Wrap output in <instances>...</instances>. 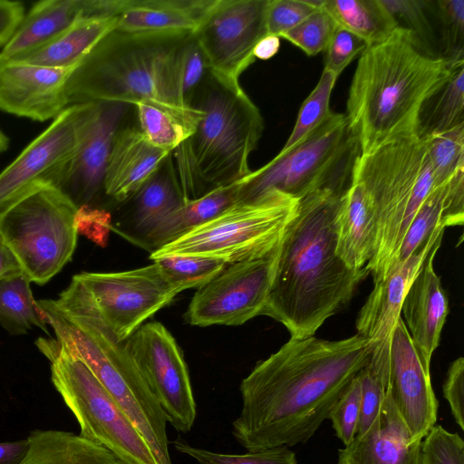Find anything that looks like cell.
<instances>
[{
  "label": "cell",
  "instance_id": "obj_4",
  "mask_svg": "<svg viewBox=\"0 0 464 464\" xmlns=\"http://www.w3.org/2000/svg\"><path fill=\"white\" fill-rule=\"evenodd\" d=\"M453 65L420 53L401 27L386 41L367 46L352 79L345 113L361 153L416 134L420 106Z\"/></svg>",
  "mask_w": 464,
  "mask_h": 464
},
{
  "label": "cell",
  "instance_id": "obj_6",
  "mask_svg": "<svg viewBox=\"0 0 464 464\" xmlns=\"http://www.w3.org/2000/svg\"><path fill=\"white\" fill-rule=\"evenodd\" d=\"M190 106L201 111L194 132L171 158L185 201L239 182L252 170L248 160L264 121L238 82L209 72Z\"/></svg>",
  "mask_w": 464,
  "mask_h": 464
},
{
  "label": "cell",
  "instance_id": "obj_1",
  "mask_svg": "<svg viewBox=\"0 0 464 464\" xmlns=\"http://www.w3.org/2000/svg\"><path fill=\"white\" fill-rule=\"evenodd\" d=\"M369 342L290 337L241 382L232 434L247 451L307 442L368 363Z\"/></svg>",
  "mask_w": 464,
  "mask_h": 464
},
{
  "label": "cell",
  "instance_id": "obj_53",
  "mask_svg": "<svg viewBox=\"0 0 464 464\" xmlns=\"http://www.w3.org/2000/svg\"><path fill=\"white\" fill-rule=\"evenodd\" d=\"M27 439L0 442V464H19L28 450Z\"/></svg>",
  "mask_w": 464,
  "mask_h": 464
},
{
  "label": "cell",
  "instance_id": "obj_57",
  "mask_svg": "<svg viewBox=\"0 0 464 464\" xmlns=\"http://www.w3.org/2000/svg\"><path fill=\"white\" fill-rule=\"evenodd\" d=\"M0 240H1V238H0Z\"/></svg>",
  "mask_w": 464,
  "mask_h": 464
},
{
  "label": "cell",
  "instance_id": "obj_40",
  "mask_svg": "<svg viewBox=\"0 0 464 464\" xmlns=\"http://www.w3.org/2000/svg\"><path fill=\"white\" fill-rule=\"evenodd\" d=\"M426 155L432 169L433 188L447 183L464 168V124L428 139Z\"/></svg>",
  "mask_w": 464,
  "mask_h": 464
},
{
  "label": "cell",
  "instance_id": "obj_30",
  "mask_svg": "<svg viewBox=\"0 0 464 464\" xmlns=\"http://www.w3.org/2000/svg\"><path fill=\"white\" fill-rule=\"evenodd\" d=\"M241 180L185 201L147 238L143 249L153 253L208 222L238 201Z\"/></svg>",
  "mask_w": 464,
  "mask_h": 464
},
{
  "label": "cell",
  "instance_id": "obj_43",
  "mask_svg": "<svg viewBox=\"0 0 464 464\" xmlns=\"http://www.w3.org/2000/svg\"><path fill=\"white\" fill-rule=\"evenodd\" d=\"M359 373L362 407L356 435L363 434L380 413L389 382V370L369 362Z\"/></svg>",
  "mask_w": 464,
  "mask_h": 464
},
{
  "label": "cell",
  "instance_id": "obj_47",
  "mask_svg": "<svg viewBox=\"0 0 464 464\" xmlns=\"http://www.w3.org/2000/svg\"><path fill=\"white\" fill-rule=\"evenodd\" d=\"M209 72L208 60L193 34L184 50L180 73L181 92L189 107Z\"/></svg>",
  "mask_w": 464,
  "mask_h": 464
},
{
  "label": "cell",
  "instance_id": "obj_13",
  "mask_svg": "<svg viewBox=\"0 0 464 464\" xmlns=\"http://www.w3.org/2000/svg\"><path fill=\"white\" fill-rule=\"evenodd\" d=\"M122 343L167 421L175 430L188 432L197 405L188 367L174 337L163 324L151 322L143 324Z\"/></svg>",
  "mask_w": 464,
  "mask_h": 464
},
{
  "label": "cell",
  "instance_id": "obj_52",
  "mask_svg": "<svg viewBox=\"0 0 464 464\" xmlns=\"http://www.w3.org/2000/svg\"><path fill=\"white\" fill-rule=\"evenodd\" d=\"M24 15V6L18 1L0 0V50L9 41Z\"/></svg>",
  "mask_w": 464,
  "mask_h": 464
},
{
  "label": "cell",
  "instance_id": "obj_27",
  "mask_svg": "<svg viewBox=\"0 0 464 464\" xmlns=\"http://www.w3.org/2000/svg\"><path fill=\"white\" fill-rule=\"evenodd\" d=\"M335 254L352 270L365 269L374 252V227L362 188L351 180L335 217Z\"/></svg>",
  "mask_w": 464,
  "mask_h": 464
},
{
  "label": "cell",
  "instance_id": "obj_42",
  "mask_svg": "<svg viewBox=\"0 0 464 464\" xmlns=\"http://www.w3.org/2000/svg\"><path fill=\"white\" fill-rule=\"evenodd\" d=\"M337 26L332 16L320 8L280 37L314 56L325 51Z\"/></svg>",
  "mask_w": 464,
  "mask_h": 464
},
{
  "label": "cell",
  "instance_id": "obj_55",
  "mask_svg": "<svg viewBox=\"0 0 464 464\" xmlns=\"http://www.w3.org/2000/svg\"><path fill=\"white\" fill-rule=\"evenodd\" d=\"M280 47V37L267 34L255 46L253 54L255 59L268 60L275 56Z\"/></svg>",
  "mask_w": 464,
  "mask_h": 464
},
{
  "label": "cell",
  "instance_id": "obj_45",
  "mask_svg": "<svg viewBox=\"0 0 464 464\" xmlns=\"http://www.w3.org/2000/svg\"><path fill=\"white\" fill-rule=\"evenodd\" d=\"M420 464H464L463 439L434 425L422 440Z\"/></svg>",
  "mask_w": 464,
  "mask_h": 464
},
{
  "label": "cell",
  "instance_id": "obj_28",
  "mask_svg": "<svg viewBox=\"0 0 464 464\" xmlns=\"http://www.w3.org/2000/svg\"><path fill=\"white\" fill-rule=\"evenodd\" d=\"M116 24L113 15L82 17L44 45L11 63L72 69Z\"/></svg>",
  "mask_w": 464,
  "mask_h": 464
},
{
  "label": "cell",
  "instance_id": "obj_5",
  "mask_svg": "<svg viewBox=\"0 0 464 464\" xmlns=\"http://www.w3.org/2000/svg\"><path fill=\"white\" fill-rule=\"evenodd\" d=\"M55 338L80 358L143 436L159 464H172L166 416L126 352L74 276L56 300L37 301Z\"/></svg>",
  "mask_w": 464,
  "mask_h": 464
},
{
  "label": "cell",
  "instance_id": "obj_32",
  "mask_svg": "<svg viewBox=\"0 0 464 464\" xmlns=\"http://www.w3.org/2000/svg\"><path fill=\"white\" fill-rule=\"evenodd\" d=\"M319 7L368 46L386 41L399 28L381 0H320Z\"/></svg>",
  "mask_w": 464,
  "mask_h": 464
},
{
  "label": "cell",
  "instance_id": "obj_18",
  "mask_svg": "<svg viewBox=\"0 0 464 464\" xmlns=\"http://www.w3.org/2000/svg\"><path fill=\"white\" fill-rule=\"evenodd\" d=\"M387 393L411 439L422 440L436 423L439 402L430 370L423 365L401 317L392 338Z\"/></svg>",
  "mask_w": 464,
  "mask_h": 464
},
{
  "label": "cell",
  "instance_id": "obj_12",
  "mask_svg": "<svg viewBox=\"0 0 464 464\" xmlns=\"http://www.w3.org/2000/svg\"><path fill=\"white\" fill-rule=\"evenodd\" d=\"M75 276L119 342H124L178 295L155 262L127 271L84 272Z\"/></svg>",
  "mask_w": 464,
  "mask_h": 464
},
{
  "label": "cell",
  "instance_id": "obj_9",
  "mask_svg": "<svg viewBox=\"0 0 464 464\" xmlns=\"http://www.w3.org/2000/svg\"><path fill=\"white\" fill-rule=\"evenodd\" d=\"M427 150L416 134L396 138L360 154L352 181L362 189L374 227V252L365 270L382 279L401 241V228Z\"/></svg>",
  "mask_w": 464,
  "mask_h": 464
},
{
  "label": "cell",
  "instance_id": "obj_48",
  "mask_svg": "<svg viewBox=\"0 0 464 464\" xmlns=\"http://www.w3.org/2000/svg\"><path fill=\"white\" fill-rule=\"evenodd\" d=\"M368 45L352 32L337 26L326 49L324 69L339 76Z\"/></svg>",
  "mask_w": 464,
  "mask_h": 464
},
{
  "label": "cell",
  "instance_id": "obj_54",
  "mask_svg": "<svg viewBox=\"0 0 464 464\" xmlns=\"http://www.w3.org/2000/svg\"><path fill=\"white\" fill-rule=\"evenodd\" d=\"M24 273L12 250L0 240V280Z\"/></svg>",
  "mask_w": 464,
  "mask_h": 464
},
{
  "label": "cell",
  "instance_id": "obj_46",
  "mask_svg": "<svg viewBox=\"0 0 464 464\" xmlns=\"http://www.w3.org/2000/svg\"><path fill=\"white\" fill-rule=\"evenodd\" d=\"M318 9L319 0H269L266 16L267 34L280 37Z\"/></svg>",
  "mask_w": 464,
  "mask_h": 464
},
{
  "label": "cell",
  "instance_id": "obj_23",
  "mask_svg": "<svg viewBox=\"0 0 464 464\" xmlns=\"http://www.w3.org/2000/svg\"><path fill=\"white\" fill-rule=\"evenodd\" d=\"M422 440H412L386 392L369 429L339 450L337 464H420Z\"/></svg>",
  "mask_w": 464,
  "mask_h": 464
},
{
  "label": "cell",
  "instance_id": "obj_37",
  "mask_svg": "<svg viewBox=\"0 0 464 464\" xmlns=\"http://www.w3.org/2000/svg\"><path fill=\"white\" fill-rule=\"evenodd\" d=\"M139 129L146 140L160 150L172 152L195 130L183 120L149 102H137Z\"/></svg>",
  "mask_w": 464,
  "mask_h": 464
},
{
  "label": "cell",
  "instance_id": "obj_51",
  "mask_svg": "<svg viewBox=\"0 0 464 464\" xmlns=\"http://www.w3.org/2000/svg\"><path fill=\"white\" fill-rule=\"evenodd\" d=\"M434 188L433 174L430 167V163L428 160L427 155L423 159L420 174L417 178L415 185L412 189V193L407 207L405 213L402 228H401V239L412 220L415 213Z\"/></svg>",
  "mask_w": 464,
  "mask_h": 464
},
{
  "label": "cell",
  "instance_id": "obj_33",
  "mask_svg": "<svg viewBox=\"0 0 464 464\" xmlns=\"http://www.w3.org/2000/svg\"><path fill=\"white\" fill-rule=\"evenodd\" d=\"M30 283L24 273L0 280V326L13 335L24 334L33 327L48 334V324Z\"/></svg>",
  "mask_w": 464,
  "mask_h": 464
},
{
  "label": "cell",
  "instance_id": "obj_10",
  "mask_svg": "<svg viewBox=\"0 0 464 464\" xmlns=\"http://www.w3.org/2000/svg\"><path fill=\"white\" fill-rule=\"evenodd\" d=\"M78 233L77 208L56 188L31 194L0 217L1 240L40 285L71 261Z\"/></svg>",
  "mask_w": 464,
  "mask_h": 464
},
{
  "label": "cell",
  "instance_id": "obj_38",
  "mask_svg": "<svg viewBox=\"0 0 464 464\" xmlns=\"http://www.w3.org/2000/svg\"><path fill=\"white\" fill-rule=\"evenodd\" d=\"M337 78L324 68L316 86L302 103L294 129L280 151L298 144L331 114L330 98Z\"/></svg>",
  "mask_w": 464,
  "mask_h": 464
},
{
  "label": "cell",
  "instance_id": "obj_56",
  "mask_svg": "<svg viewBox=\"0 0 464 464\" xmlns=\"http://www.w3.org/2000/svg\"><path fill=\"white\" fill-rule=\"evenodd\" d=\"M9 147L8 137L0 130V153L5 151Z\"/></svg>",
  "mask_w": 464,
  "mask_h": 464
},
{
  "label": "cell",
  "instance_id": "obj_14",
  "mask_svg": "<svg viewBox=\"0 0 464 464\" xmlns=\"http://www.w3.org/2000/svg\"><path fill=\"white\" fill-rule=\"evenodd\" d=\"M278 246L263 256L227 264L198 288L185 314L187 322L197 326L239 325L261 315Z\"/></svg>",
  "mask_w": 464,
  "mask_h": 464
},
{
  "label": "cell",
  "instance_id": "obj_25",
  "mask_svg": "<svg viewBox=\"0 0 464 464\" xmlns=\"http://www.w3.org/2000/svg\"><path fill=\"white\" fill-rule=\"evenodd\" d=\"M216 0H115V29L194 33Z\"/></svg>",
  "mask_w": 464,
  "mask_h": 464
},
{
  "label": "cell",
  "instance_id": "obj_7",
  "mask_svg": "<svg viewBox=\"0 0 464 464\" xmlns=\"http://www.w3.org/2000/svg\"><path fill=\"white\" fill-rule=\"evenodd\" d=\"M359 141L345 114H331L298 144L241 180L238 202L277 192L295 200L324 188H348Z\"/></svg>",
  "mask_w": 464,
  "mask_h": 464
},
{
  "label": "cell",
  "instance_id": "obj_20",
  "mask_svg": "<svg viewBox=\"0 0 464 464\" xmlns=\"http://www.w3.org/2000/svg\"><path fill=\"white\" fill-rule=\"evenodd\" d=\"M72 69L0 63V111L37 121L54 120L69 107L66 82Z\"/></svg>",
  "mask_w": 464,
  "mask_h": 464
},
{
  "label": "cell",
  "instance_id": "obj_19",
  "mask_svg": "<svg viewBox=\"0 0 464 464\" xmlns=\"http://www.w3.org/2000/svg\"><path fill=\"white\" fill-rule=\"evenodd\" d=\"M445 227L439 228L401 266L373 287L358 313L357 334L369 342V362L390 368V350L394 328L401 317L404 295L436 242L443 237Z\"/></svg>",
  "mask_w": 464,
  "mask_h": 464
},
{
  "label": "cell",
  "instance_id": "obj_49",
  "mask_svg": "<svg viewBox=\"0 0 464 464\" xmlns=\"http://www.w3.org/2000/svg\"><path fill=\"white\" fill-rule=\"evenodd\" d=\"M443 395L450 404L452 416L464 430V359L459 357L450 364L443 383Z\"/></svg>",
  "mask_w": 464,
  "mask_h": 464
},
{
  "label": "cell",
  "instance_id": "obj_8",
  "mask_svg": "<svg viewBox=\"0 0 464 464\" xmlns=\"http://www.w3.org/2000/svg\"><path fill=\"white\" fill-rule=\"evenodd\" d=\"M36 347L51 364V379L80 425V435L123 464H159L150 447L92 371L56 338Z\"/></svg>",
  "mask_w": 464,
  "mask_h": 464
},
{
  "label": "cell",
  "instance_id": "obj_31",
  "mask_svg": "<svg viewBox=\"0 0 464 464\" xmlns=\"http://www.w3.org/2000/svg\"><path fill=\"white\" fill-rule=\"evenodd\" d=\"M464 124V62L454 64L446 80L423 102L416 135L422 140Z\"/></svg>",
  "mask_w": 464,
  "mask_h": 464
},
{
  "label": "cell",
  "instance_id": "obj_22",
  "mask_svg": "<svg viewBox=\"0 0 464 464\" xmlns=\"http://www.w3.org/2000/svg\"><path fill=\"white\" fill-rule=\"evenodd\" d=\"M442 238L431 248L410 285L401 309L413 345L423 365L429 370L450 312L446 292L434 269L435 256L441 246Z\"/></svg>",
  "mask_w": 464,
  "mask_h": 464
},
{
  "label": "cell",
  "instance_id": "obj_21",
  "mask_svg": "<svg viewBox=\"0 0 464 464\" xmlns=\"http://www.w3.org/2000/svg\"><path fill=\"white\" fill-rule=\"evenodd\" d=\"M184 202L170 153L132 195L115 204L109 229L142 248L160 224Z\"/></svg>",
  "mask_w": 464,
  "mask_h": 464
},
{
  "label": "cell",
  "instance_id": "obj_34",
  "mask_svg": "<svg viewBox=\"0 0 464 464\" xmlns=\"http://www.w3.org/2000/svg\"><path fill=\"white\" fill-rule=\"evenodd\" d=\"M446 187L447 183L433 188L424 199L393 255L384 277L410 258L435 231L440 227L446 228L442 221Z\"/></svg>",
  "mask_w": 464,
  "mask_h": 464
},
{
  "label": "cell",
  "instance_id": "obj_41",
  "mask_svg": "<svg viewBox=\"0 0 464 464\" xmlns=\"http://www.w3.org/2000/svg\"><path fill=\"white\" fill-rule=\"evenodd\" d=\"M172 444L179 452L191 457L198 464H297L295 453L287 446L245 454H226L192 447L181 439Z\"/></svg>",
  "mask_w": 464,
  "mask_h": 464
},
{
  "label": "cell",
  "instance_id": "obj_24",
  "mask_svg": "<svg viewBox=\"0 0 464 464\" xmlns=\"http://www.w3.org/2000/svg\"><path fill=\"white\" fill-rule=\"evenodd\" d=\"M170 152L150 144L137 127L117 132L107 164L104 190L114 204L132 195L161 166Z\"/></svg>",
  "mask_w": 464,
  "mask_h": 464
},
{
  "label": "cell",
  "instance_id": "obj_2",
  "mask_svg": "<svg viewBox=\"0 0 464 464\" xmlns=\"http://www.w3.org/2000/svg\"><path fill=\"white\" fill-rule=\"evenodd\" d=\"M348 188L319 189L301 198L285 227L261 315L281 323L291 337L314 335L369 275L350 269L335 254V217Z\"/></svg>",
  "mask_w": 464,
  "mask_h": 464
},
{
  "label": "cell",
  "instance_id": "obj_3",
  "mask_svg": "<svg viewBox=\"0 0 464 464\" xmlns=\"http://www.w3.org/2000/svg\"><path fill=\"white\" fill-rule=\"evenodd\" d=\"M193 33L105 34L72 70L68 106L92 102H149L196 128L201 111L189 107L180 86L185 47Z\"/></svg>",
  "mask_w": 464,
  "mask_h": 464
},
{
  "label": "cell",
  "instance_id": "obj_50",
  "mask_svg": "<svg viewBox=\"0 0 464 464\" xmlns=\"http://www.w3.org/2000/svg\"><path fill=\"white\" fill-rule=\"evenodd\" d=\"M442 221L446 227L463 225L464 168L459 169L447 182Z\"/></svg>",
  "mask_w": 464,
  "mask_h": 464
},
{
  "label": "cell",
  "instance_id": "obj_26",
  "mask_svg": "<svg viewBox=\"0 0 464 464\" xmlns=\"http://www.w3.org/2000/svg\"><path fill=\"white\" fill-rule=\"evenodd\" d=\"M90 16L89 0L35 3L0 50V63H11L57 37L77 20Z\"/></svg>",
  "mask_w": 464,
  "mask_h": 464
},
{
  "label": "cell",
  "instance_id": "obj_11",
  "mask_svg": "<svg viewBox=\"0 0 464 464\" xmlns=\"http://www.w3.org/2000/svg\"><path fill=\"white\" fill-rule=\"evenodd\" d=\"M298 200L272 192L237 202L215 218L150 254L213 257L227 264L257 258L275 249Z\"/></svg>",
  "mask_w": 464,
  "mask_h": 464
},
{
  "label": "cell",
  "instance_id": "obj_35",
  "mask_svg": "<svg viewBox=\"0 0 464 464\" xmlns=\"http://www.w3.org/2000/svg\"><path fill=\"white\" fill-rule=\"evenodd\" d=\"M398 26L407 30L414 46L423 54L440 58L430 0H381Z\"/></svg>",
  "mask_w": 464,
  "mask_h": 464
},
{
  "label": "cell",
  "instance_id": "obj_44",
  "mask_svg": "<svg viewBox=\"0 0 464 464\" xmlns=\"http://www.w3.org/2000/svg\"><path fill=\"white\" fill-rule=\"evenodd\" d=\"M361 407L362 386L360 373H358L335 402L327 417L332 421L336 436L344 446L349 445L357 433Z\"/></svg>",
  "mask_w": 464,
  "mask_h": 464
},
{
  "label": "cell",
  "instance_id": "obj_36",
  "mask_svg": "<svg viewBox=\"0 0 464 464\" xmlns=\"http://www.w3.org/2000/svg\"><path fill=\"white\" fill-rule=\"evenodd\" d=\"M150 259L178 294L202 286L227 265L220 259L191 255H163Z\"/></svg>",
  "mask_w": 464,
  "mask_h": 464
},
{
  "label": "cell",
  "instance_id": "obj_16",
  "mask_svg": "<svg viewBox=\"0 0 464 464\" xmlns=\"http://www.w3.org/2000/svg\"><path fill=\"white\" fill-rule=\"evenodd\" d=\"M130 104H82L77 147L60 189L78 208L109 212L114 204L104 190L105 173L115 136Z\"/></svg>",
  "mask_w": 464,
  "mask_h": 464
},
{
  "label": "cell",
  "instance_id": "obj_15",
  "mask_svg": "<svg viewBox=\"0 0 464 464\" xmlns=\"http://www.w3.org/2000/svg\"><path fill=\"white\" fill-rule=\"evenodd\" d=\"M81 110L67 107L0 172V217L40 189L60 188L77 147Z\"/></svg>",
  "mask_w": 464,
  "mask_h": 464
},
{
  "label": "cell",
  "instance_id": "obj_39",
  "mask_svg": "<svg viewBox=\"0 0 464 464\" xmlns=\"http://www.w3.org/2000/svg\"><path fill=\"white\" fill-rule=\"evenodd\" d=\"M439 27L440 58L450 64L464 62V0L432 1Z\"/></svg>",
  "mask_w": 464,
  "mask_h": 464
},
{
  "label": "cell",
  "instance_id": "obj_17",
  "mask_svg": "<svg viewBox=\"0 0 464 464\" xmlns=\"http://www.w3.org/2000/svg\"><path fill=\"white\" fill-rule=\"evenodd\" d=\"M269 0H216L193 33L212 73L232 82L251 65L256 44L267 35Z\"/></svg>",
  "mask_w": 464,
  "mask_h": 464
},
{
  "label": "cell",
  "instance_id": "obj_29",
  "mask_svg": "<svg viewBox=\"0 0 464 464\" xmlns=\"http://www.w3.org/2000/svg\"><path fill=\"white\" fill-rule=\"evenodd\" d=\"M27 440L19 464H123L105 448L70 431L34 430Z\"/></svg>",
  "mask_w": 464,
  "mask_h": 464
}]
</instances>
